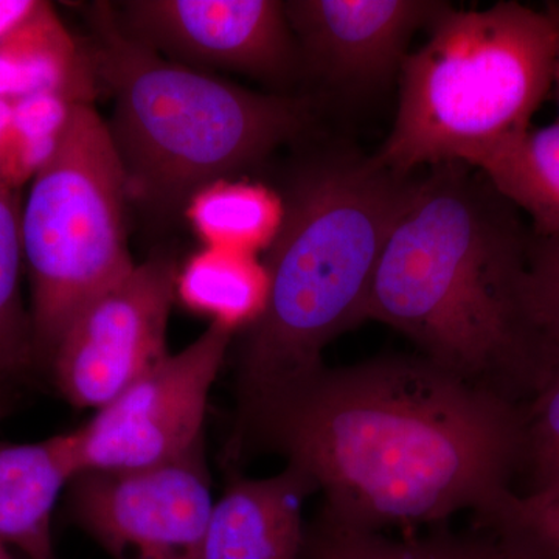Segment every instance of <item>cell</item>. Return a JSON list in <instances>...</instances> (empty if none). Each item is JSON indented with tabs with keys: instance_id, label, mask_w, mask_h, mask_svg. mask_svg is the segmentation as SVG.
Wrapping results in <instances>:
<instances>
[{
	"instance_id": "6da1fadb",
	"label": "cell",
	"mask_w": 559,
	"mask_h": 559,
	"mask_svg": "<svg viewBox=\"0 0 559 559\" xmlns=\"http://www.w3.org/2000/svg\"><path fill=\"white\" fill-rule=\"evenodd\" d=\"M522 425V404L419 355H385L325 367L263 450L310 474L331 520L384 532L488 513L521 471Z\"/></svg>"
},
{
	"instance_id": "7a4b0ae2",
	"label": "cell",
	"mask_w": 559,
	"mask_h": 559,
	"mask_svg": "<svg viewBox=\"0 0 559 559\" xmlns=\"http://www.w3.org/2000/svg\"><path fill=\"white\" fill-rule=\"evenodd\" d=\"M528 238L476 168L433 165L390 229L364 319L404 334L452 377L524 404L551 360L522 307Z\"/></svg>"
},
{
	"instance_id": "3957f363",
	"label": "cell",
	"mask_w": 559,
	"mask_h": 559,
	"mask_svg": "<svg viewBox=\"0 0 559 559\" xmlns=\"http://www.w3.org/2000/svg\"><path fill=\"white\" fill-rule=\"evenodd\" d=\"M414 180L374 156L336 150L290 168L263 263L266 307L238 345L231 463L261 451L283 411L325 370V348L366 322L382 248Z\"/></svg>"
},
{
	"instance_id": "277c9868",
	"label": "cell",
	"mask_w": 559,
	"mask_h": 559,
	"mask_svg": "<svg viewBox=\"0 0 559 559\" xmlns=\"http://www.w3.org/2000/svg\"><path fill=\"white\" fill-rule=\"evenodd\" d=\"M84 16L131 204L156 227L175 226L201 191L260 168L314 128L308 95L261 94L167 60L121 31L112 3H91Z\"/></svg>"
},
{
	"instance_id": "5b68a950",
	"label": "cell",
	"mask_w": 559,
	"mask_h": 559,
	"mask_svg": "<svg viewBox=\"0 0 559 559\" xmlns=\"http://www.w3.org/2000/svg\"><path fill=\"white\" fill-rule=\"evenodd\" d=\"M559 21L549 10L498 2L450 7L400 73L395 123L377 160L411 176L516 138L554 86Z\"/></svg>"
},
{
	"instance_id": "8992f818",
	"label": "cell",
	"mask_w": 559,
	"mask_h": 559,
	"mask_svg": "<svg viewBox=\"0 0 559 559\" xmlns=\"http://www.w3.org/2000/svg\"><path fill=\"white\" fill-rule=\"evenodd\" d=\"M130 204L108 123L92 103H73L22 209L38 366L50 367L80 312L134 270L128 249Z\"/></svg>"
},
{
	"instance_id": "52a82bcc",
	"label": "cell",
	"mask_w": 559,
	"mask_h": 559,
	"mask_svg": "<svg viewBox=\"0 0 559 559\" xmlns=\"http://www.w3.org/2000/svg\"><path fill=\"white\" fill-rule=\"evenodd\" d=\"M235 331L210 323L193 344L168 355L110 403L70 430L81 473H128L182 457L204 440L210 392Z\"/></svg>"
},
{
	"instance_id": "ba28073f",
	"label": "cell",
	"mask_w": 559,
	"mask_h": 559,
	"mask_svg": "<svg viewBox=\"0 0 559 559\" xmlns=\"http://www.w3.org/2000/svg\"><path fill=\"white\" fill-rule=\"evenodd\" d=\"M215 500L205 443L182 457L128 473H81L66 513L112 559H204Z\"/></svg>"
},
{
	"instance_id": "9c48e42d",
	"label": "cell",
	"mask_w": 559,
	"mask_h": 559,
	"mask_svg": "<svg viewBox=\"0 0 559 559\" xmlns=\"http://www.w3.org/2000/svg\"><path fill=\"white\" fill-rule=\"evenodd\" d=\"M178 264L156 253L91 301L66 331L50 371L62 399L102 409L167 358Z\"/></svg>"
},
{
	"instance_id": "30bf717a",
	"label": "cell",
	"mask_w": 559,
	"mask_h": 559,
	"mask_svg": "<svg viewBox=\"0 0 559 559\" xmlns=\"http://www.w3.org/2000/svg\"><path fill=\"white\" fill-rule=\"evenodd\" d=\"M112 9L130 38L187 68L241 73L278 91L304 79L280 0H127Z\"/></svg>"
},
{
	"instance_id": "8fae6325",
	"label": "cell",
	"mask_w": 559,
	"mask_h": 559,
	"mask_svg": "<svg viewBox=\"0 0 559 559\" xmlns=\"http://www.w3.org/2000/svg\"><path fill=\"white\" fill-rule=\"evenodd\" d=\"M451 3L439 0H288L304 79L342 94H374L400 79L415 33Z\"/></svg>"
},
{
	"instance_id": "7c38bea8",
	"label": "cell",
	"mask_w": 559,
	"mask_h": 559,
	"mask_svg": "<svg viewBox=\"0 0 559 559\" xmlns=\"http://www.w3.org/2000/svg\"><path fill=\"white\" fill-rule=\"evenodd\" d=\"M314 492L318 485L296 463L260 479L235 474L213 506L204 559H301L304 507Z\"/></svg>"
},
{
	"instance_id": "4fadbf2b",
	"label": "cell",
	"mask_w": 559,
	"mask_h": 559,
	"mask_svg": "<svg viewBox=\"0 0 559 559\" xmlns=\"http://www.w3.org/2000/svg\"><path fill=\"white\" fill-rule=\"evenodd\" d=\"M79 476L69 432L38 443L0 441V540L24 559H57L51 521Z\"/></svg>"
},
{
	"instance_id": "5bb4252c",
	"label": "cell",
	"mask_w": 559,
	"mask_h": 559,
	"mask_svg": "<svg viewBox=\"0 0 559 559\" xmlns=\"http://www.w3.org/2000/svg\"><path fill=\"white\" fill-rule=\"evenodd\" d=\"M97 87L86 49L50 3L38 0L20 24L0 36V98L53 94L73 105L92 103Z\"/></svg>"
},
{
	"instance_id": "9a60e30c",
	"label": "cell",
	"mask_w": 559,
	"mask_h": 559,
	"mask_svg": "<svg viewBox=\"0 0 559 559\" xmlns=\"http://www.w3.org/2000/svg\"><path fill=\"white\" fill-rule=\"evenodd\" d=\"M460 162L525 212L532 231L559 242V123L469 151Z\"/></svg>"
},
{
	"instance_id": "2e32d148",
	"label": "cell",
	"mask_w": 559,
	"mask_h": 559,
	"mask_svg": "<svg viewBox=\"0 0 559 559\" xmlns=\"http://www.w3.org/2000/svg\"><path fill=\"white\" fill-rule=\"evenodd\" d=\"M301 559H521L489 533L437 530L426 536L392 538L340 524L319 510L305 528Z\"/></svg>"
},
{
	"instance_id": "e0dca14e",
	"label": "cell",
	"mask_w": 559,
	"mask_h": 559,
	"mask_svg": "<svg viewBox=\"0 0 559 559\" xmlns=\"http://www.w3.org/2000/svg\"><path fill=\"white\" fill-rule=\"evenodd\" d=\"M176 294L183 305L237 333L263 314L270 294L266 267L253 253L205 248L179 271Z\"/></svg>"
},
{
	"instance_id": "ac0fdd59",
	"label": "cell",
	"mask_w": 559,
	"mask_h": 559,
	"mask_svg": "<svg viewBox=\"0 0 559 559\" xmlns=\"http://www.w3.org/2000/svg\"><path fill=\"white\" fill-rule=\"evenodd\" d=\"M278 193L257 183L226 180L191 201L186 218L207 242L205 248L253 253L270 248L282 223Z\"/></svg>"
},
{
	"instance_id": "d6986e66",
	"label": "cell",
	"mask_w": 559,
	"mask_h": 559,
	"mask_svg": "<svg viewBox=\"0 0 559 559\" xmlns=\"http://www.w3.org/2000/svg\"><path fill=\"white\" fill-rule=\"evenodd\" d=\"M14 187L0 178V400L36 367L31 312L21 297L22 209Z\"/></svg>"
},
{
	"instance_id": "ffe728a7",
	"label": "cell",
	"mask_w": 559,
	"mask_h": 559,
	"mask_svg": "<svg viewBox=\"0 0 559 559\" xmlns=\"http://www.w3.org/2000/svg\"><path fill=\"white\" fill-rule=\"evenodd\" d=\"M489 533L521 559H559V488L507 492L484 516Z\"/></svg>"
},
{
	"instance_id": "44dd1931",
	"label": "cell",
	"mask_w": 559,
	"mask_h": 559,
	"mask_svg": "<svg viewBox=\"0 0 559 559\" xmlns=\"http://www.w3.org/2000/svg\"><path fill=\"white\" fill-rule=\"evenodd\" d=\"M522 423L521 469L530 480L525 492L559 488V353L522 404Z\"/></svg>"
},
{
	"instance_id": "7402d4cb",
	"label": "cell",
	"mask_w": 559,
	"mask_h": 559,
	"mask_svg": "<svg viewBox=\"0 0 559 559\" xmlns=\"http://www.w3.org/2000/svg\"><path fill=\"white\" fill-rule=\"evenodd\" d=\"M521 296L532 329L551 352L559 353V242L532 229Z\"/></svg>"
},
{
	"instance_id": "603a6c76",
	"label": "cell",
	"mask_w": 559,
	"mask_h": 559,
	"mask_svg": "<svg viewBox=\"0 0 559 559\" xmlns=\"http://www.w3.org/2000/svg\"><path fill=\"white\" fill-rule=\"evenodd\" d=\"M0 178L17 189L24 180L20 138L13 120V102L0 98Z\"/></svg>"
},
{
	"instance_id": "cb8c5ba5",
	"label": "cell",
	"mask_w": 559,
	"mask_h": 559,
	"mask_svg": "<svg viewBox=\"0 0 559 559\" xmlns=\"http://www.w3.org/2000/svg\"><path fill=\"white\" fill-rule=\"evenodd\" d=\"M38 0H0V36L20 24L36 7Z\"/></svg>"
},
{
	"instance_id": "d4e9b609",
	"label": "cell",
	"mask_w": 559,
	"mask_h": 559,
	"mask_svg": "<svg viewBox=\"0 0 559 559\" xmlns=\"http://www.w3.org/2000/svg\"><path fill=\"white\" fill-rule=\"evenodd\" d=\"M554 86H555V90H557L558 100H559V44H558V50H557V60H555Z\"/></svg>"
},
{
	"instance_id": "484cf974",
	"label": "cell",
	"mask_w": 559,
	"mask_h": 559,
	"mask_svg": "<svg viewBox=\"0 0 559 559\" xmlns=\"http://www.w3.org/2000/svg\"><path fill=\"white\" fill-rule=\"evenodd\" d=\"M0 559H17L16 555L11 554L10 547L0 540Z\"/></svg>"
},
{
	"instance_id": "4316f807",
	"label": "cell",
	"mask_w": 559,
	"mask_h": 559,
	"mask_svg": "<svg viewBox=\"0 0 559 559\" xmlns=\"http://www.w3.org/2000/svg\"><path fill=\"white\" fill-rule=\"evenodd\" d=\"M547 10L559 21V3H551L550 7H547Z\"/></svg>"
},
{
	"instance_id": "83f0119b",
	"label": "cell",
	"mask_w": 559,
	"mask_h": 559,
	"mask_svg": "<svg viewBox=\"0 0 559 559\" xmlns=\"http://www.w3.org/2000/svg\"><path fill=\"white\" fill-rule=\"evenodd\" d=\"M7 406H9V403H5V401L0 400V417H2L3 412L7 411Z\"/></svg>"
},
{
	"instance_id": "f1b7e54d",
	"label": "cell",
	"mask_w": 559,
	"mask_h": 559,
	"mask_svg": "<svg viewBox=\"0 0 559 559\" xmlns=\"http://www.w3.org/2000/svg\"><path fill=\"white\" fill-rule=\"evenodd\" d=\"M16 557H17V555H16ZM17 559H24V558L17 557ZM57 559H58V558H57Z\"/></svg>"
}]
</instances>
